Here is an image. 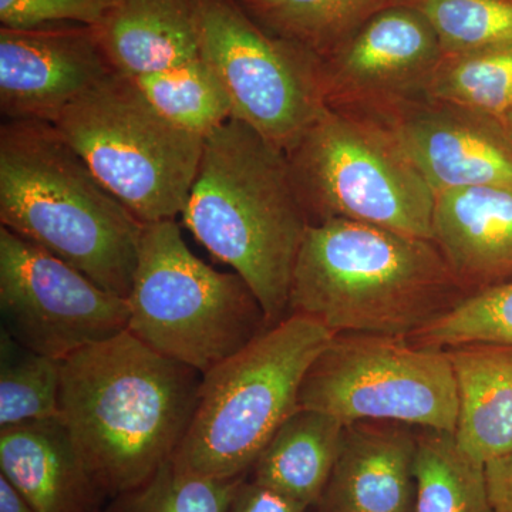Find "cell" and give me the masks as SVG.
Wrapping results in <instances>:
<instances>
[{"label": "cell", "instance_id": "cell-28", "mask_svg": "<svg viewBox=\"0 0 512 512\" xmlns=\"http://www.w3.org/2000/svg\"><path fill=\"white\" fill-rule=\"evenodd\" d=\"M406 339L433 349L466 343L512 346V281L467 296L446 315Z\"/></svg>", "mask_w": 512, "mask_h": 512}, {"label": "cell", "instance_id": "cell-17", "mask_svg": "<svg viewBox=\"0 0 512 512\" xmlns=\"http://www.w3.org/2000/svg\"><path fill=\"white\" fill-rule=\"evenodd\" d=\"M0 476L36 512H97L104 497L60 416L2 427Z\"/></svg>", "mask_w": 512, "mask_h": 512}, {"label": "cell", "instance_id": "cell-20", "mask_svg": "<svg viewBox=\"0 0 512 512\" xmlns=\"http://www.w3.org/2000/svg\"><path fill=\"white\" fill-rule=\"evenodd\" d=\"M345 424L299 407L276 430L252 467V481L309 508L318 505L338 458Z\"/></svg>", "mask_w": 512, "mask_h": 512}, {"label": "cell", "instance_id": "cell-29", "mask_svg": "<svg viewBox=\"0 0 512 512\" xmlns=\"http://www.w3.org/2000/svg\"><path fill=\"white\" fill-rule=\"evenodd\" d=\"M117 0H0V25L33 29L57 23L99 26Z\"/></svg>", "mask_w": 512, "mask_h": 512}, {"label": "cell", "instance_id": "cell-23", "mask_svg": "<svg viewBox=\"0 0 512 512\" xmlns=\"http://www.w3.org/2000/svg\"><path fill=\"white\" fill-rule=\"evenodd\" d=\"M131 79L161 116L202 138L232 119L227 93L201 56Z\"/></svg>", "mask_w": 512, "mask_h": 512}, {"label": "cell", "instance_id": "cell-30", "mask_svg": "<svg viewBox=\"0 0 512 512\" xmlns=\"http://www.w3.org/2000/svg\"><path fill=\"white\" fill-rule=\"evenodd\" d=\"M308 505L293 498L245 480L239 487L229 512H308Z\"/></svg>", "mask_w": 512, "mask_h": 512}, {"label": "cell", "instance_id": "cell-6", "mask_svg": "<svg viewBox=\"0 0 512 512\" xmlns=\"http://www.w3.org/2000/svg\"><path fill=\"white\" fill-rule=\"evenodd\" d=\"M127 301L128 332L202 376L271 328L247 282L198 258L175 220L144 224Z\"/></svg>", "mask_w": 512, "mask_h": 512}, {"label": "cell", "instance_id": "cell-11", "mask_svg": "<svg viewBox=\"0 0 512 512\" xmlns=\"http://www.w3.org/2000/svg\"><path fill=\"white\" fill-rule=\"evenodd\" d=\"M2 329L26 348L64 357L128 328L126 298L46 249L0 227Z\"/></svg>", "mask_w": 512, "mask_h": 512}, {"label": "cell", "instance_id": "cell-5", "mask_svg": "<svg viewBox=\"0 0 512 512\" xmlns=\"http://www.w3.org/2000/svg\"><path fill=\"white\" fill-rule=\"evenodd\" d=\"M335 333L291 315L202 376L197 409L171 460L208 478L245 477L276 430L299 409L309 367Z\"/></svg>", "mask_w": 512, "mask_h": 512}, {"label": "cell", "instance_id": "cell-25", "mask_svg": "<svg viewBox=\"0 0 512 512\" xmlns=\"http://www.w3.org/2000/svg\"><path fill=\"white\" fill-rule=\"evenodd\" d=\"M62 363L59 357L26 348L0 332V429L60 416Z\"/></svg>", "mask_w": 512, "mask_h": 512}, {"label": "cell", "instance_id": "cell-3", "mask_svg": "<svg viewBox=\"0 0 512 512\" xmlns=\"http://www.w3.org/2000/svg\"><path fill=\"white\" fill-rule=\"evenodd\" d=\"M183 220L247 282L269 325L288 316L293 268L311 220L284 150L232 117L205 138Z\"/></svg>", "mask_w": 512, "mask_h": 512}, {"label": "cell", "instance_id": "cell-14", "mask_svg": "<svg viewBox=\"0 0 512 512\" xmlns=\"http://www.w3.org/2000/svg\"><path fill=\"white\" fill-rule=\"evenodd\" d=\"M386 128L436 195L454 188H512V140L497 121L429 96L367 119Z\"/></svg>", "mask_w": 512, "mask_h": 512}, {"label": "cell", "instance_id": "cell-7", "mask_svg": "<svg viewBox=\"0 0 512 512\" xmlns=\"http://www.w3.org/2000/svg\"><path fill=\"white\" fill-rule=\"evenodd\" d=\"M53 126L137 220L183 215L205 138L161 116L131 77H104Z\"/></svg>", "mask_w": 512, "mask_h": 512}, {"label": "cell", "instance_id": "cell-33", "mask_svg": "<svg viewBox=\"0 0 512 512\" xmlns=\"http://www.w3.org/2000/svg\"><path fill=\"white\" fill-rule=\"evenodd\" d=\"M507 131H508V134H510V137L512 140V119L510 120V123H508Z\"/></svg>", "mask_w": 512, "mask_h": 512}, {"label": "cell", "instance_id": "cell-10", "mask_svg": "<svg viewBox=\"0 0 512 512\" xmlns=\"http://www.w3.org/2000/svg\"><path fill=\"white\" fill-rule=\"evenodd\" d=\"M200 55L220 80L232 117L281 150L325 109L319 59L262 29L238 0H194Z\"/></svg>", "mask_w": 512, "mask_h": 512}, {"label": "cell", "instance_id": "cell-16", "mask_svg": "<svg viewBox=\"0 0 512 512\" xmlns=\"http://www.w3.org/2000/svg\"><path fill=\"white\" fill-rule=\"evenodd\" d=\"M431 228V241L468 296L512 281V188L439 192Z\"/></svg>", "mask_w": 512, "mask_h": 512}, {"label": "cell", "instance_id": "cell-15", "mask_svg": "<svg viewBox=\"0 0 512 512\" xmlns=\"http://www.w3.org/2000/svg\"><path fill=\"white\" fill-rule=\"evenodd\" d=\"M419 429L393 421L345 424L319 512H414Z\"/></svg>", "mask_w": 512, "mask_h": 512}, {"label": "cell", "instance_id": "cell-8", "mask_svg": "<svg viewBox=\"0 0 512 512\" xmlns=\"http://www.w3.org/2000/svg\"><path fill=\"white\" fill-rule=\"evenodd\" d=\"M285 153L311 224L348 220L431 239L436 192L375 121L325 107Z\"/></svg>", "mask_w": 512, "mask_h": 512}, {"label": "cell", "instance_id": "cell-26", "mask_svg": "<svg viewBox=\"0 0 512 512\" xmlns=\"http://www.w3.org/2000/svg\"><path fill=\"white\" fill-rule=\"evenodd\" d=\"M419 10L444 55L512 47V0H394Z\"/></svg>", "mask_w": 512, "mask_h": 512}, {"label": "cell", "instance_id": "cell-12", "mask_svg": "<svg viewBox=\"0 0 512 512\" xmlns=\"http://www.w3.org/2000/svg\"><path fill=\"white\" fill-rule=\"evenodd\" d=\"M443 56L439 36L426 16L394 2L319 60L325 106L373 119L427 96Z\"/></svg>", "mask_w": 512, "mask_h": 512}, {"label": "cell", "instance_id": "cell-1", "mask_svg": "<svg viewBox=\"0 0 512 512\" xmlns=\"http://www.w3.org/2000/svg\"><path fill=\"white\" fill-rule=\"evenodd\" d=\"M201 382L128 330L64 357L60 419L104 497L133 490L173 458Z\"/></svg>", "mask_w": 512, "mask_h": 512}, {"label": "cell", "instance_id": "cell-31", "mask_svg": "<svg viewBox=\"0 0 512 512\" xmlns=\"http://www.w3.org/2000/svg\"><path fill=\"white\" fill-rule=\"evenodd\" d=\"M491 511L512 512V451L484 464Z\"/></svg>", "mask_w": 512, "mask_h": 512}, {"label": "cell", "instance_id": "cell-32", "mask_svg": "<svg viewBox=\"0 0 512 512\" xmlns=\"http://www.w3.org/2000/svg\"><path fill=\"white\" fill-rule=\"evenodd\" d=\"M0 512H36L3 476H0Z\"/></svg>", "mask_w": 512, "mask_h": 512}, {"label": "cell", "instance_id": "cell-2", "mask_svg": "<svg viewBox=\"0 0 512 512\" xmlns=\"http://www.w3.org/2000/svg\"><path fill=\"white\" fill-rule=\"evenodd\" d=\"M467 293L431 239L348 220L311 224L289 289L288 316L332 333L410 338Z\"/></svg>", "mask_w": 512, "mask_h": 512}, {"label": "cell", "instance_id": "cell-9", "mask_svg": "<svg viewBox=\"0 0 512 512\" xmlns=\"http://www.w3.org/2000/svg\"><path fill=\"white\" fill-rule=\"evenodd\" d=\"M299 407L342 421H393L456 433V377L444 349L399 336L336 333L309 367Z\"/></svg>", "mask_w": 512, "mask_h": 512}, {"label": "cell", "instance_id": "cell-18", "mask_svg": "<svg viewBox=\"0 0 512 512\" xmlns=\"http://www.w3.org/2000/svg\"><path fill=\"white\" fill-rule=\"evenodd\" d=\"M114 72H160L200 57L194 0H117L96 26Z\"/></svg>", "mask_w": 512, "mask_h": 512}, {"label": "cell", "instance_id": "cell-4", "mask_svg": "<svg viewBox=\"0 0 512 512\" xmlns=\"http://www.w3.org/2000/svg\"><path fill=\"white\" fill-rule=\"evenodd\" d=\"M0 224L128 298L144 224L45 121L0 127Z\"/></svg>", "mask_w": 512, "mask_h": 512}, {"label": "cell", "instance_id": "cell-19", "mask_svg": "<svg viewBox=\"0 0 512 512\" xmlns=\"http://www.w3.org/2000/svg\"><path fill=\"white\" fill-rule=\"evenodd\" d=\"M456 377L458 447L488 463L512 451V346L466 343L444 349Z\"/></svg>", "mask_w": 512, "mask_h": 512}, {"label": "cell", "instance_id": "cell-13", "mask_svg": "<svg viewBox=\"0 0 512 512\" xmlns=\"http://www.w3.org/2000/svg\"><path fill=\"white\" fill-rule=\"evenodd\" d=\"M113 72L93 26L0 28V113L6 121L53 124Z\"/></svg>", "mask_w": 512, "mask_h": 512}, {"label": "cell", "instance_id": "cell-27", "mask_svg": "<svg viewBox=\"0 0 512 512\" xmlns=\"http://www.w3.org/2000/svg\"><path fill=\"white\" fill-rule=\"evenodd\" d=\"M244 481L195 476L168 460L143 484L114 497L110 512H229Z\"/></svg>", "mask_w": 512, "mask_h": 512}, {"label": "cell", "instance_id": "cell-21", "mask_svg": "<svg viewBox=\"0 0 512 512\" xmlns=\"http://www.w3.org/2000/svg\"><path fill=\"white\" fill-rule=\"evenodd\" d=\"M266 32L323 59L394 0H238Z\"/></svg>", "mask_w": 512, "mask_h": 512}, {"label": "cell", "instance_id": "cell-24", "mask_svg": "<svg viewBox=\"0 0 512 512\" xmlns=\"http://www.w3.org/2000/svg\"><path fill=\"white\" fill-rule=\"evenodd\" d=\"M427 96L497 121L507 130L512 119V47L444 55Z\"/></svg>", "mask_w": 512, "mask_h": 512}, {"label": "cell", "instance_id": "cell-22", "mask_svg": "<svg viewBox=\"0 0 512 512\" xmlns=\"http://www.w3.org/2000/svg\"><path fill=\"white\" fill-rule=\"evenodd\" d=\"M414 512H493L484 464L458 447L454 433L419 429Z\"/></svg>", "mask_w": 512, "mask_h": 512}]
</instances>
